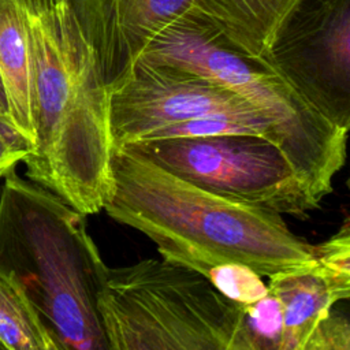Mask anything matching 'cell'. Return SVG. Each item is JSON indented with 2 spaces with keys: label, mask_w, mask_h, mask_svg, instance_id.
<instances>
[{
  "label": "cell",
  "mask_w": 350,
  "mask_h": 350,
  "mask_svg": "<svg viewBox=\"0 0 350 350\" xmlns=\"http://www.w3.org/2000/svg\"><path fill=\"white\" fill-rule=\"evenodd\" d=\"M112 176L108 216L146 235L161 257L204 276L221 264L261 276L316 265L314 245L280 213L194 186L130 146L113 148Z\"/></svg>",
  "instance_id": "6da1fadb"
},
{
  "label": "cell",
  "mask_w": 350,
  "mask_h": 350,
  "mask_svg": "<svg viewBox=\"0 0 350 350\" xmlns=\"http://www.w3.org/2000/svg\"><path fill=\"white\" fill-rule=\"evenodd\" d=\"M31 142L16 129L12 120L0 116V178L15 170V165L31 152Z\"/></svg>",
  "instance_id": "ac0fdd59"
},
{
  "label": "cell",
  "mask_w": 350,
  "mask_h": 350,
  "mask_svg": "<svg viewBox=\"0 0 350 350\" xmlns=\"http://www.w3.org/2000/svg\"><path fill=\"white\" fill-rule=\"evenodd\" d=\"M86 215L15 170L0 191V273L40 312L60 350H109L98 313L107 264Z\"/></svg>",
  "instance_id": "3957f363"
},
{
  "label": "cell",
  "mask_w": 350,
  "mask_h": 350,
  "mask_svg": "<svg viewBox=\"0 0 350 350\" xmlns=\"http://www.w3.org/2000/svg\"><path fill=\"white\" fill-rule=\"evenodd\" d=\"M346 185H347V187L350 189V175H349V178H347V180H346Z\"/></svg>",
  "instance_id": "ffe728a7"
},
{
  "label": "cell",
  "mask_w": 350,
  "mask_h": 350,
  "mask_svg": "<svg viewBox=\"0 0 350 350\" xmlns=\"http://www.w3.org/2000/svg\"><path fill=\"white\" fill-rule=\"evenodd\" d=\"M0 116L12 120L11 116H10V111H8V103H7L4 86H3V82H1V77H0ZM12 123H14V122H12Z\"/></svg>",
  "instance_id": "d6986e66"
},
{
  "label": "cell",
  "mask_w": 350,
  "mask_h": 350,
  "mask_svg": "<svg viewBox=\"0 0 350 350\" xmlns=\"http://www.w3.org/2000/svg\"><path fill=\"white\" fill-rule=\"evenodd\" d=\"M306 350H350V298L331 304L312 334Z\"/></svg>",
  "instance_id": "e0dca14e"
},
{
  "label": "cell",
  "mask_w": 350,
  "mask_h": 350,
  "mask_svg": "<svg viewBox=\"0 0 350 350\" xmlns=\"http://www.w3.org/2000/svg\"><path fill=\"white\" fill-rule=\"evenodd\" d=\"M124 146L194 186L238 202L293 216L320 206L284 150L264 135L224 133Z\"/></svg>",
  "instance_id": "8992f818"
},
{
  "label": "cell",
  "mask_w": 350,
  "mask_h": 350,
  "mask_svg": "<svg viewBox=\"0 0 350 350\" xmlns=\"http://www.w3.org/2000/svg\"><path fill=\"white\" fill-rule=\"evenodd\" d=\"M212 118L245 124L284 150V137L269 115L232 89L186 68L138 60L109 90L113 148L150 141L178 123Z\"/></svg>",
  "instance_id": "52a82bcc"
},
{
  "label": "cell",
  "mask_w": 350,
  "mask_h": 350,
  "mask_svg": "<svg viewBox=\"0 0 350 350\" xmlns=\"http://www.w3.org/2000/svg\"><path fill=\"white\" fill-rule=\"evenodd\" d=\"M0 349L60 350L23 288L0 273Z\"/></svg>",
  "instance_id": "4fadbf2b"
},
{
  "label": "cell",
  "mask_w": 350,
  "mask_h": 350,
  "mask_svg": "<svg viewBox=\"0 0 350 350\" xmlns=\"http://www.w3.org/2000/svg\"><path fill=\"white\" fill-rule=\"evenodd\" d=\"M249 350H280L283 317L279 299L268 290L261 299L242 305Z\"/></svg>",
  "instance_id": "9a60e30c"
},
{
  "label": "cell",
  "mask_w": 350,
  "mask_h": 350,
  "mask_svg": "<svg viewBox=\"0 0 350 350\" xmlns=\"http://www.w3.org/2000/svg\"><path fill=\"white\" fill-rule=\"evenodd\" d=\"M313 256L332 301L350 298V216L331 237L314 245Z\"/></svg>",
  "instance_id": "5bb4252c"
},
{
  "label": "cell",
  "mask_w": 350,
  "mask_h": 350,
  "mask_svg": "<svg viewBox=\"0 0 350 350\" xmlns=\"http://www.w3.org/2000/svg\"><path fill=\"white\" fill-rule=\"evenodd\" d=\"M138 60L186 68L252 101L279 126L284 152L314 198L321 202L332 193L334 178L345 164L347 133L321 116L262 59L237 49L190 11L168 23Z\"/></svg>",
  "instance_id": "5b68a950"
},
{
  "label": "cell",
  "mask_w": 350,
  "mask_h": 350,
  "mask_svg": "<svg viewBox=\"0 0 350 350\" xmlns=\"http://www.w3.org/2000/svg\"><path fill=\"white\" fill-rule=\"evenodd\" d=\"M0 77L10 116L34 146L33 62L26 25L15 0H0Z\"/></svg>",
  "instance_id": "30bf717a"
},
{
  "label": "cell",
  "mask_w": 350,
  "mask_h": 350,
  "mask_svg": "<svg viewBox=\"0 0 350 350\" xmlns=\"http://www.w3.org/2000/svg\"><path fill=\"white\" fill-rule=\"evenodd\" d=\"M260 59L331 124L350 131V0H294Z\"/></svg>",
  "instance_id": "ba28073f"
},
{
  "label": "cell",
  "mask_w": 350,
  "mask_h": 350,
  "mask_svg": "<svg viewBox=\"0 0 350 350\" xmlns=\"http://www.w3.org/2000/svg\"><path fill=\"white\" fill-rule=\"evenodd\" d=\"M194 0H56L62 21L94 53L109 86L134 67L146 45Z\"/></svg>",
  "instance_id": "9c48e42d"
},
{
  "label": "cell",
  "mask_w": 350,
  "mask_h": 350,
  "mask_svg": "<svg viewBox=\"0 0 350 350\" xmlns=\"http://www.w3.org/2000/svg\"><path fill=\"white\" fill-rule=\"evenodd\" d=\"M97 306L111 350H249L242 305L164 257L107 267Z\"/></svg>",
  "instance_id": "277c9868"
},
{
  "label": "cell",
  "mask_w": 350,
  "mask_h": 350,
  "mask_svg": "<svg viewBox=\"0 0 350 350\" xmlns=\"http://www.w3.org/2000/svg\"><path fill=\"white\" fill-rule=\"evenodd\" d=\"M268 290L282 306L280 350H306V345L334 302L314 267L288 269L268 276Z\"/></svg>",
  "instance_id": "8fae6325"
},
{
  "label": "cell",
  "mask_w": 350,
  "mask_h": 350,
  "mask_svg": "<svg viewBox=\"0 0 350 350\" xmlns=\"http://www.w3.org/2000/svg\"><path fill=\"white\" fill-rule=\"evenodd\" d=\"M23 16L34 81L36 142L30 180L83 215L104 211L113 190L109 86L56 0H15Z\"/></svg>",
  "instance_id": "7a4b0ae2"
},
{
  "label": "cell",
  "mask_w": 350,
  "mask_h": 350,
  "mask_svg": "<svg viewBox=\"0 0 350 350\" xmlns=\"http://www.w3.org/2000/svg\"><path fill=\"white\" fill-rule=\"evenodd\" d=\"M206 278L220 293L241 305L253 304L268 293V284L261 280V275L242 264L216 265Z\"/></svg>",
  "instance_id": "2e32d148"
},
{
  "label": "cell",
  "mask_w": 350,
  "mask_h": 350,
  "mask_svg": "<svg viewBox=\"0 0 350 350\" xmlns=\"http://www.w3.org/2000/svg\"><path fill=\"white\" fill-rule=\"evenodd\" d=\"M294 0H194L197 16L232 46L261 57L269 37Z\"/></svg>",
  "instance_id": "7c38bea8"
}]
</instances>
